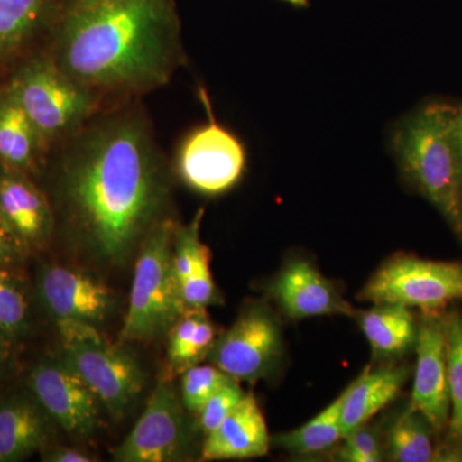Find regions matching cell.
Instances as JSON below:
<instances>
[{
	"instance_id": "603a6c76",
	"label": "cell",
	"mask_w": 462,
	"mask_h": 462,
	"mask_svg": "<svg viewBox=\"0 0 462 462\" xmlns=\"http://www.w3.org/2000/svg\"><path fill=\"white\" fill-rule=\"evenodd\" d=\"M343 402L345 392L302 427L273 436L272 445L300 456L327 451L343 438Z\"/></svg>"
},
{
	"instance_id": "277c9868",
	"label": "cell",
	"mask_w": 462,
	"mask_h": 462,
	"mask_svg": "<svg viewBox=\"0 0 462 462\" xmlns=\"http://www.w3.org/2000/svg\"><path fill=\"white\" fill-rule=\"evenodd\" d=\"M176 227L171 218H163L139 248L121 342L156 339L185 312L173 272Z\"/></svg>"
},
{
	"instance_id": "d4e9b609",
	"label": "cell",
	"mask_w": 462,
	"mask_h": 462,
	"mask_svg": "<svg viewBox=\"0 0 462 462\" xmlns=\"http://www.w3.org/2000/svg\"><path fill=\"white\" fill-rule=\"evenodd\" d=\"M29 287L16 266H0V333L16 345L32 333Z\"/></svg>"
},
{
	"instance_id": "52a82bcc",
	"label": "cell",
	"mask_w": 462,
	"mask_h": 462,
	"mask_svg": "<svg viewBox=\"0 0 462 462\" xmlns=\"http://www.w3.org/2000/svg\"><path fill=\"white\" fill-rule=\"evenodd\" d=\"M199 98L208 121L182 142L178 172L191 189L205 196H218L238 184L247 166V153L238 136L216 120L205 88H199Z\"/></svg>"
},
{
	"instance_id": "2e32d148",
	"label": "cell",
	"mask_w": 462,
	"mask_h": 462,
	"mask_svg": "<svg viewBox=\"0 0 462 462\" xmlns=\"http://www.w3.org/2000/svg\"><path fill=\"white\" fill-rule=\"evenodd\" d=\"M54 422L30 392L0 397V462H17L48 447Z\"/></svg>"
},
{
	"instance_id": "ba28073f",
	"label": "cell",
	"mask_w": 462,
	"mask_h": 462,
	"mask_svg": "<svg viewBox=\"0 0 462 462\" xmlns=\"http://www.w3.org/2000/svg\"><path fill=\"white\" fill-rule=\"evenodd\" d=\"M282 354L278 316L261 302L249 303L207 356L231 378L251 384L270 375Z\"/></svg>"
},
{
	"instance_id": "9c48e42d",
	"label": "cell",
	"mask_w": 462,
	"mask_h": 462,
	"mask_svg": "<svg viewBox=\"0 0 462 462\" xmlns=\"http://www.w3.org/2000/svg\"><path fill=\"white\" fill-rule=\"evenodd\" d=\"M180 393L166 376L158 380L144 411L124 442L112 452L117 462H172L187 457L189 421Z\"/></svg>"
},
{
	"instance_id": "5b68a950",
	"label": "cell",
	"mask_w": 462,
	"mask_h": 462,
	"mask_svg": "<svg viewBox=\"0 0 462 462\" xmlns=\"http://www.w3.org/2000/svg\"><path fill=\"white\" fill-rule=\"evenodd\" d=\"M8 89L44 143L65 142L96 115L100 97L66 75L50 54L26 60L11 79Z\"/></svg>"
},
{
	"instance_id": "1f68e13d",
	"label": "cell",
	"mask_w": 462,
	"mask_h": 462,
	"mask_svg": "<svg viewBox=\"0 0 462 462\" xmlns=\"http://www.w3.org/2000/svg\"><path fill=\"white\" fill-rule=\"evenodd\" d=\"M42 461L45 462H93L96 458L80 449L71 447H45L42 451Z\"/></svg>"
},
{
	"instance_id": "d6a6232c",
	"label": "cell",
	"mask_w": 462,
	"mask_h": 462,
	"mask_svg": "<svg viewBox=\"0 0 462 462\" xmlns=\"http://www.w3.org/2000/svg\"><path fill=\"white\" fill-rule=\"evenodd\" d=\"M454 141L457 152L458 167H460V179L462 189V105L457 106L454 118Z\"/></svg>"
},
{
	"instance_id": "ac0fdd59",
	"label": "cell",
	"mask_w": 462,
	"mask_h": 462,
	"mask_svg": "<svg viewBox=\"0 0 462 462\" xmlns=\"http://www.w3.org/2000/svg\"><path fill=\"white\" fill-rule=\"evenodd\" d=\"M409 369L397 365H387L376 370L365 369L345 391L342 410L343 438L367 424L376 413L396 400Z\"/></svg>"
},
{
	"instance_id": "44dd1931",
	"label": "cell",
	"mask_w": 462,
	"mask_h": 462,
	"mask_svg": "<svg viewBox=\"0 0 462 462\" xmlns=\"http://www.w3.org/2000/svg\"><path fill=\"white\" fill-rule=\"evenodd\" d=\"M60 0H0V63L17 57L48 32Z\"/></svg>"
},
{
	"instance_id": "5bb4252c",
	"label": "cell",
	"mask_w": 462,
	"mask_h": 462,
	"mask_svg": "<svg viewBox=\"0 0 462 462\" xmlns=\"http://www.w3.org/2000/svg\"><path fill=\"white\" fill-rule=\"evenodd\" d=\"M0 216L26 254L51 242L56 217L32 176L0 163Z\"/></svg>"
},
{
	"instance_id": "30bf717a",
	"label": "cell",
	"mask_w": 462,
	"mask_h": 462,
	"mask_svg": "<svg viewBox=\"0 0 462 462\" xmlns=\"http://www.w3.org/2000/svg\"><path fill=\"white\" fill-rule=\"evenodd\" d=\"M60 357L87 383L115 420L126 416L144 389L145 374L138 360L106 339L62 346Z\"/></svg>"
},
{
	"instance_id": "e575fe53",
	"label": "cell",
	"mask_w": 462,
	"mask_h": 462,
	"mask_svg": "<svg viewBox=\"0 0 462 462\" xmlns=\"http://www.w3.org/2000/svg\"><path fill=\"white\" fill-rule=\"evenodd\" d=\"M282 2H287L289 5L298 8L307 7V5H309V0H282Z\"/></svg>"
},
{
	"instance_id": "4dcf8cb0",
	"label": "cell",
	"mask_w": 462,
	"mask_h": 462,
	"mask_svg": "<svg viewBox=\"0 0 462 462\" xmlns=\"http://www.w3.org/2000/svg\"><path fill=\"white\" fill-rule=\"evenodd\" d=\"M26 251L14 239L0 216V266H18L26 256Z\"/></svg>"
},
{
	"instance_id": "6da1fadb",
	"label": "cell",
	"mask_w": 462,
	"mask_h": 462,
	"mask_svg": "<svg viewBox=\"0 0 462 462\" xmlns=\"http://www.w3.org/2000/svg\"><path fill=\"white\" fill-rule=\"evenodd\" d=\"M63 143L53 187L67 234L102 263H126L169 202L151 124L138 109H120L91 116Z\"/></svg>"
},
{
	"instance_id": "8992f818",
	"label": "cell",
	"mask_w": 462,
	"mask_h": 462,
	"mask_svg": "<svg viewBox=\"0 0 462 462\" xmlns=\"http://www.w3.org/2000/svg\"><path fill=\"white\" fill-rule=\"evenodd\" d=\"M358 298L375 305H400L439 314L462 300V263L397 254L383 264Z\"/></svg>"
},
{
	"instance_id": "8fae6325",
	"label": "cell",
	"mask_w": 462,
	"mask_h": 462,
	"mask_svg": "<svg viewBox=\"0 0 462 462\" xmlns=\"http://www.w3.org/2000/svg\"><path fill=\"white\" fill-rule=\"evenodd\" d=\"M26 389L54 425L69 436L87 438L98 428V398L62 357L42 358L33 365Z\"/></svg>"
},
{
	"instance_id": "484cf974",
	"label": "cell",
	"mask_w": 462,
	"mask_h": 462,
	"mask_svg": "<svg viewBox=\"0 0 462 462\" xmlns=\"http://www.w3.org/2000/svg\"><path fill=\"white\" fill-rule=\"evenodd\" d=\"M449 412L445 442L462 445V311L445 312Z\"/></svg>"
},
{
	"instance_id": "7402d4cb",
	"label": "cell",
	"mask_w": 462,
	"mask_h": 462,
	"mask_svg": "<svg viewBox=\"0 0 462 462\" xmlns=\"http://www.w3.org/2000/svg\"><path fill=\"white\" fill-rule=\"evenodd\" d=\"M167 334V358L176 374L205 361L218 338L206 310H188L173 322Z\"/></svg>"
},
{
	"instance_id": "4fadbf2b",
	"label": "cell",
	"mask_w": 462,
	"mask_h": 462,
	"mask_svg": "<svg viewBox=\"0 0 462 462\" xmlns=\"http://www.w3.org/2000/svg\"><path fill=\"white\" fill-rule=\"evenodd\" d=\"M36 296L54 321L80 320L98 325L114 310L115 300L105 282L83 270L62 264H42L36 273Z\"/></svg>"
},
{
	"instance_id": "83f0119b",
	"label": "cell",
	"mask_w": 462,
	"mask_h": 462,
	"mask_svg": "<svg viewBox=\"0 0 462 462\" xmlns=\"http://www.w3.org/2000/svg\"><path fill=\"white\" fill-rule=\"evenodd\" d=\"M209 263H211V251L203 243L196 263H194L193 272L189 278L181 282L179 287L185 311L207 310V307L217 305L220 302V293H218L214 278H212Z\"/></svg>"
},
{
	"instance_id": "3957f363",
	"label": "cell",
	"mask_w": 462,
	"mask_h": 462,
	"mask_svg": "<svg viewBox=\"0 0 462 462\" xmlns=\"http://www.w3.org/2000/svg\"><path fill=\"white\" fill-rule=\"evenodd\" d=\"M457 106L431 100L402 118L392 149L403 178L442 215L462 242L460 167L454 141Z\"/></svg>"
},
{
	"instance_id": "e0dca14e",
	"label": "cell",
	"mask_w": 462,
	"mask_h": 462,
	"mask_svg": "<svg viewBox=\"0 0 462 462\" xmlns=\"http://www.w3.org/2000/svg\"><path fill=\"white\" fill-rule=\"evenodd\" d=\"M272 438L260 404L245 394L238 406L214 431L207 434L202 460H240L269 454Z\"/></svg>"
},
{
	"instance_id": "d6986e66",
	"label": "cell",
	"mask_w": 462,
	"mask_h": 462,
	"mask_svg": "<svg viewBox=\"0 0 462 462\" xmlns=\"http://www.w3.org/2000/svg\"><path fill=\"white\" fill-rule=\"evenodd\" d=\"M358 324L379 360L391 361L402 357L418 338V321L411 309L400 305H375L358 312Z\"/></svg>"
},
{
	"instance_id": "7c38bea8",
	"label": "cell",
	"mask_w": 462,
	"mask_h": 462,
	"mask_svg": "<svg viewBox=\"0 0 462 462\" xmlns=\"http://www.w3.org/2000/svg\"><path fill=\"white\" fill-rule=\"evenodd\" d=\"M416 365L410 409L420 413L436 434L446 433L448 427V370L445 312L422 314L418 321L415 343Z\"/></svg>"
},
{
	"instance_id": "f1b7e54d",
	"label": "cell",
	"mask_w": 462,
	"mask_h": 462,
	"mask_svg": "<svg viewBox=\"0 0 462 462\" xmlns=\"http://www.w3.org/2000/svg\"><path fill=\"white\" fill-rule=\"evenodd\" d=\"M245 394L247 393L240 387L238 380H231L223 388L218 389L196 413L199 430L205 436L214 431L238 406Z\"/></svg>"
},
{
	"instance_id": "4316f807",
	"label": "cell",
	"mask_w": 462,
	"mask_h": 462,
	"mask_svg": "<svg viewBox=\"0 0 462 462\" xmlns=\"http://www.w3.org/2000/svg\"><path fill=\"white\" fill-rule=\"evenodd\" d=\"M236 380L218 369L214 364L193 365L181 373L180 393L181 402L188 412L196 415L202 409L208 398L214 396L218 389Z\"/></svg>"
},
{
	"instance_id": "ffe728a7",
	"label": "cell",
	"mask_w": 462,
	"mask_h": 462,
	"mask_svg": "<svg viewBox=\"0 0 462 462\" xmlns=\"http://www.w3.org/2000/svg\"><path fill=\"white\" fill-rule=\"evenodd\" d=\"M44 143L8 88L0 93V163L32 176Z\"/></svg>"
},
{
	"instance_id": "f546056e",
	"label": "cell",
	"mask_w": 462,
	"mask_h": 462,
	"mask_svg": "<svg viewBox=\"0 0 462 462\" xmlns=\"http://www.w3.org/2000/svg\"><path fill=\"white\" fill-rule=\"evenodd\" d=\"M338 460L346 462H380L384 460V447L375 428L365 424L343 438Z\"/></svg>"
},
{
	"instance_id": "cb8c5ba5",
	"label": "cell",
	"mask_w": 462,
	"mask_h": 462,
	"mask_svg": "<svg viewBox=\"0 0 462 462\" xmlns=\"http://www.w3.org/2000/svg\"><path fill=\"white\" fill-rule=\"evenodd\" d=\"M436 431L420 413L407 407L389 430L388 451L392 461L438 462Z\"/></svg>"
},
{
	"instance_id": "836d02e7",
	"label": "cell",
	"mask_w": 462,
	"mask_h": 462,
	"mask_svg": "<svg viewBox=\"0 0 462 462\" xmlns=\"http://www.w3.org/2000/svg\"><path fill=\"white\" fill-rule=\"evenodd\" d=\"M14 343L8 339L5 334L0 333V374L7 366L9 358H11L12 349H14Z\"/></svg>"
},
{
	"instance_id": "7a4b0ae2",
	"label": "cell",
	"mask_w": 462,
	"mask_h": 462,
	"mask_svg": "<svg viewBox=\"0 0 462 462\" xmlns=\"http://www.w3.org/2000/svg\"><path fill=\"white\" fill-rule=\"evenodd\" d=\"M51 53L60 69L102 96H142L184 65L176 0H60Z\"/></svg>"
},
{
	"instance_id": "9a60e30c",
	"label": "cell",
	"mask_w": 462,
	"mask_h": 462,
	"mask_svg": "<svg viewBox=\"0 0 462 462\" xmlns=\"http://www.w3.org/2000/svg\"><path fill=\"white\" fill-rule=\"evenodd\" d=\"M270 296L291 320L315 316L356 314L336 285L309 261L296 258L270 282Z\"/></svg>"
}]
</instances>
